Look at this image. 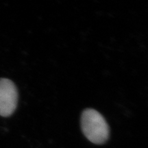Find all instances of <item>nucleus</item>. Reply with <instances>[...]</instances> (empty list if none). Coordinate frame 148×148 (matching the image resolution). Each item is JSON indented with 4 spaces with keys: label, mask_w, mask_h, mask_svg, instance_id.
Listing matches in <instances>:
<instances>
[{
    "label": "nucleus",
    "mask_w": 148,
    "mask_h": 148,
    "mask_svg": "<svg viewBox=\"0 0 148 148\" xmlns=\"http://www.w3.org/2000/svg\"><path fill=\"white\" fill-rule=\"evenodd\" d=\"M81 129L91 143L97 145L105 143L110 136V128L105 118L92 108L85 109L81 116Z\"/></svg>",
    "instance_id": "1"
},
{
    "label": "nucleus",
    "mask_w": 148,
    "mask_h": 148,
    "mask_svg": "<svg viewBox=\"0 0 148 148\" xmlns=\"http://www.w3.org/2000/svg\"><path fill=\"white\" fill-rule=\"evenodd\" d=\"M18 102V91L12 81L0 79V115L7 117L15 111Z\"/></svg>",
    "instance_id": "2"
}]
</instances>
